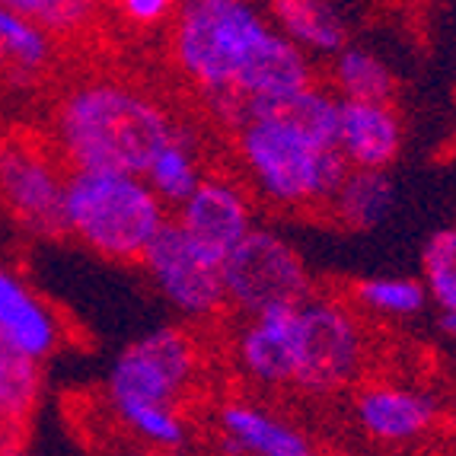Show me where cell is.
I'll return each mask as SVG.
<instances>
[{"instance_id": "ac0fdd59", "label": "cell", "mask_w": 456, "mask_h": 456, "mask_svg": "<svg viewBox=\"0 0 456 456\" xmlns=\"http://www.w3.org/2000/svg\"><path fill=\"white\" fill-rule=\"evenodd\" d=\"M395 208V185L389 173L351 169L342 189L335 191L326 214L345 230H373L387 221Z\"/></svg>"}, {"instance_id": "7402d4cb", "label": "cell", "mask_w": 456, "mask_h": 456, "mask_svg": "<svg viewBox=\"0 0 456 456\" xmlns=\"http://www.w3.org/2000/svg\"><path fill=\"white\" fill-rule=\"evenodd\" d=\"M351 304L358 310H367L373 316H387V320H411L425 313L428 290L421 278H409V274H377V278H364L351 288Z\"/></svg>"}, {"instance_id": "7a4b0ae2", "label": "cell", "mask_w": 456, "mask_h": 456, "mask_svg": "<svg viewBox=\"0 0 456 456\" xmlns=\"http://www.w3.org/2000/svg\"><path fill=\"white\" fill-rule=\"evenodd\" d=\"M342 99L316 84L278 102H249L233 151L246 189L278 211H326L351 167L338 151Z\"/></svg>"}, {"instance_id": "44dd1931", "label": "cell", "mask_w": 456, "mask_h": 456, "mask_svg": "<svg viewBox=\"0 0 456 456\" xmlns=\"http://www.w3.org/2000/svg\"><path fill=\"white\" fill-rule=\"evenodd\" d=\"M42 395V367L0 342V431L10 441L29 421Z\"/></svg>"}, {"instance_id": "d6986e66", "label": "cell", "mask_w": 456, "mask_h": 456, "mask_svg": "<svg viewBox=\"0 0 456 456\" xmlns=\"http://www.w3.org/2000/svg\"><path fill=\"white\" fill-rule=\"evenodd\" d=\"M329 84L342 102H393L395 99L393 68L377 52L354 42L332 58Z\"/></svg>"}, {"instance_id": "5b68a950", "label": "cell", "mask_w": 456, "mask_h": 456, "mask_svg": "<svg viewBox=\"0 0 456 456\" xmlns=\"http://www.w3.org/2000/svg\"><path fill=\"white\" fill-rule=\"evenodd\" d=\"M173 221L153 189L122 173H68L64 233L109 262H141Z\"/></svg>"}, {"instance_id": "3957f363", "label": "cell", "mask_w": 456, "mask_h": 456, "mask_svg": "<svg viewBox=\"0 0 456 456\" xmlns=\"http://www.w3.org/2000/svg\"><path fill=\"white\" fill-rule=\"evenodd\" d=\"M183 125L151 93L125 80H80L52 112V147L68 173H122L144 179Z\"/></svg>"}, {"instance_id": "30bf717a", "label": "cell", "mask_w": 456, "mask_h": 456, "mask_svg": "<svg viewBox=\"0 0 456 456\" xmlns=\"http://www.w3.org/2000/svg\"><path fill=\"white\" fill-rule=\"evenodd\" d=\"M173 224L217 265H224L230 252L259 227L252 191L233 175H205L175 208Z\"/></svg>"}, {"instance_id": "8992f818", "label": "cell", "mask_w": 456, "mask_h": 456, "mask_svg": "<svg viewBox=\"0 0 456 456\" xmlns=\"http://www.w3.org/2000/svg\"><path fill=\"white\" fill-rule=\"evenodd\" d=\"M367 367V332L345 300L310 294L297 304L294 389L329 395L361 380Z\"/></svg>"}, {"instance_id": "f1b7e54d", "label": "cell", "mask_w": 456, "mask_h": 456, "mask_svg": "<svg viewBox=\"0 0 456 456\" xmlns=\"http://www.w3.org/2000/svg\"><path fill=\"white\" fill-rule=\"evenodd\" d=\"M0 456H29L26 450H20V447H13V450H7V453H0Z\"/></svg>"}, {"instance_id": "7c38bea8", "label": "cell", "mask_w": 456, "mask_h": 456, "mask_svg": "<svg viewBox=\"0 0 456 456\" xmlns=\"http://www.w3.org/2000/svg\"><path fill=\"white\" fill-rule=\"evenodd\" d=\"M233 361L259 389L294 387L297 370V306L249 316L233 338Z\"/></svg>"}, {"instance_id": "ba28073f", "label": "cell", "mask_w": 456, "mask_h": 456, "mask_svg": "<svg viewBox=\"0 0 456 456\" xmlns=\"http://www.w3.org/2000/svg\"><path fill=\"white\" fill-rule=\"evenodd\" d=\"M68 167L29 137L0 141V205L36 236H64Z\"/></svg>"}, {"instance_id": "8fae6325", "label": "cell", "mask_w": 456, "mask_h": 456, "mask_svg": "<svg viewBox=\"0 0 456 456\" xmlns=\"http://www.w3.org/2000/svg\"><path fill=\"white\" fill-rule=\"evenodd\" d=\"M361 431L377 444H411L425 437L441 415L437 395L419 387L367 383L351 399Z\"/></svg>"}, {"instance_id": "4fadbf2b", "label": "cell", "mask_w": 456, "mask_h": 456, "mask_svg": "<svg viewBox=\"0 0 456 456\" xmlns=\"http://www.w3.org/2000/svg\"><path fill=\"white\" fill-rule=\"evenodd\" d=\"M0 342L38 367L42 361L54 358L64 345L58 313L7 265H0Z\"/></svg>"}, {"instance_id": "cb8c5ba5", "label": "cell", "mask_w": 456, "mask_h": 456, "mask_svg": "<svg viewBox=\"0 0 456 456\" xmlns=\"http://www.w3.org/2000/svg\"><path fill=\"white\" fill-rule=\"evenodd\" d=\"M16 13L45 29L52 38L77 36L96 23L99 7L90 0H7Z\"/></svg>"}, {"instance_id": "2e32d148", "label": "cell", "mask_w": 456, "mask_h": 456, "mask_svg": "<svg viewBox=\"0 0 456 456\" xmlns=\"http://www.w3.org/2000/svg\"><path fill=\"white\" fill-rule=\"evenodd\" d=\"M274 29L294 42L306 58H329L342 54L351 45V26L342 7L326 0H274L265 7Z\"/></svg>"}, {"instance_id": "4316f807", "label": "cell", "mask_w": 456, "mask_h": 456, "mask_svg": "<svg viewBox=\"0 0 456 456\" xmlns=\"http://www.w3.org/2000/svg\"><path fill=\"white\" fill-rule=\"evenodd\" d=\"M7 450H13V441H10L7 434L0 431V453H7Z\"/></svg>"}, {"instance_id": "ffe728a7", "label": "cell", "mask_w": 456, "mask_h": 456, "mask_svg": "<svg viewBox=\"0 0 456 456\" xmlns=\"http://www.w3.org/2000/svg\"><path fill=\"white\" fill-rule=\"evenodd\" d=\"M205 169H201V157H198V147H195V137L191 131L179 128V134L169 141L167 147L160 151V157L151 163L147 169L144 183L153 189V195L160 198L167 208H179L191 191L201 185L205 179Z\"/></svg>"}, {"instance_id": "603a6c76", "label": "cell", "mask_w": 456, "mask_h": 456, "mask_svg": "<svg viewBox=\"0 0 456 456\" xmlns=\"http://www.w3.org/2000/svg\"><path fill=\"white\" fill-rule=\"evenodd\" d=\"M421 284L441 316H456V227L428 236L421 249Z\"/></svg>"}, {"instance_id": "277c9868", "label": "cell", "mask_w": 456, "mask_h": 456, "mask_svg": "<svg viewBox=\"0 0 456 456\" xmlns=\"http://www.w3.org/2000/svg\"><path fill=\"white\" fill-rule=\"evenodd\" d=\"M201 370L198 342L179 326H160L128 342L112 361L106 399L115 419L151 450H179L189 441L183 399Z\"/></svg>"}, {"instance_id": "484cf974", "label": "cell", "mask_w": 456, "mask_h": 456, "mask_svg": "<svg viewBox=\"0 0 456 456\" xmlns=\"http://www.w3.org/2000/svg\"><path fill=\"white\" fill-rule=\"evenodd\" d=\"M437 326H441V332L456 345V316H441V322H437Z\"/></svg>"}, {"instance_id": "83f0119b", "label": "cell", "mask_w": 456, "mask_h": 456, "mask_svg": "<svg viewBox=\"0 0 456 456\" xmlns=\"http://www.w3.org/2000/svg\"><path fill=\"white\" fill-rule=\"evenodd\" d=\"M122 456H167V453H157V450H134V453H122Z\"/></svg>"}, {"instance_id": "52a82bcc", "label": "cell", "mask_w": 456, "mask_h": 456, "mask_svg": "<svg viewBox=\"0 0 456 456\" xmlns=\"http://www.w3.org/2000/svg\"><path fill=\"white\" fill-rule=\"evenodd\" d=\"M227 306L240 316H262L268 310L304 304L313 294L310 272L297 246L272 227H256L224 262Z\"/></svg>"}, {"instance_id": "d4e9b609", "label": "cell", "mask_w": 456, "mask_h": 456, "mask_svg": "<svg viewBox=\"0 0 456 456\" xmlns=\"http://www.w3.org/2000/svg\"><path fill=\"white\" fill-rule=\"evenodd\" d=\"M175 10H179L175 0H118V4H115V13L122 16L125 23L144 32L169 26Z\"/></svg>"}, {"instance_id": "9c48e42d", "label": "cell", "mask_w": 456, "mask_h": 456, "mask_svg": "<svg viewBox=\"0 0 456 456\" xmlns=\"http://www.w3.org/2000/svg\"><path fill=\"white\" fill-rule=\"evenodd\" d=\"M141 265L157 294L185 320L205 322L227 310V290H224L221 272L224 265L208 259L173 221L151 243Z\"/></svg>"}, {"instance_id": "5bb4252c", "label": "cell", "mask_w": 456, "mask_h": 456, "mask_svg": "<svg viewBox=\"0 0 456 456\" xmlns=\"http://www.w3.org/2000/svg\"><path fill=\"white\" fill-rule=\"evenodd\" d=\"M224 456H320L294 421L259 403L230 399L217 411Z\"/></svg>"}, {"instance_id": "6da1fadb", "label": "cell", "mask_w": 456, "mask_h": 456, "mask_svg": "<svg viewBox=\"0 0 456 456\" xmlns=\"http://www.w3.org/2000/svg\"><path fill=\"white\" fill-rule=\"evenodd\" d=\"M169 61L217 122H243L249 102H278L316 86V61L249 0H185L169 23Z\"/></svg>"}, {"instance_id": "9a60e30c", "label": "cell", "mask_w": 456, "mask_h": 456, "mask_svg": "<svg viewBox=\"0 0 456 456\" xmlns=\"http://www.w3.org/2000/svg\"><path fill=\"white\" fill-rule=\"evenodd\" d=\"M403 115L393 102H342L338 151L351 169L387 173L403 153Z\"/></svg>"}, {"instance_id": "e0dca14e", "label": "cell", "mask_w": 456, "mask_h": 456, "mask_svg": "<svg viewBox=\"0 0 456 456\" xmlns=\"http://www.w3.org/2000/svg\"><path fill=\"white\" fill-rule=\"evenodd\" d=\"M52 61L54 38L4 0L0 4V77H7L16 86H29L52 68Z\"/></svg>"}]
</instances>
